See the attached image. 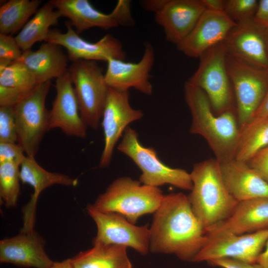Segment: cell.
I'll list each match as a JSON object with an SVG mask.
<instances>
[{"mask_svg": "<svg viewBox=\"0 0 268 268\" xmlns=\"http://www.w3.org/2000/svg\"><path fill=\"white\" fill-rule=\"evenodd\" d=\"M149 231V251L173 254L186 262H193L206 239L188 196L182 193L164 195Z\"/></svg>", "mask_w": 268, "mask_h": 268, "instance_id": "cell-1", "label": "cell"}, {"mask_svg": "<svg viewBox=\"0 0 268 268\" xmlns=\"http://www.w3.org/2000/svg\"><path fill=\"white\" fill-rule=\"evenodd\" d=\"M184 95L192 116L190 132L205 139L219 162L234 159L240 134L236 109L215 114L205 92L188 81Z\"/></svg>", "mask_w": 268, "mask_h": 268, "instance_id": "cell-2", "label": "cell"}, {"mask_svg": "<svg viewBox=\"0 0 268 268\" xmlns=\"http://www.w3.org/2000/svg\"><path fill=\"white\" fill-rule=\"evenodd\" d=\"M190 175L193 188L188 198L205 230L227 218L238 202L227 189L215 158L195 164Z\"/></svg>", "mask_w": 268, "mask_h": 268, "instance_id": "cell-3", "label": "cell"}, {"mask_svg": "<svg viewBox=\"0 0 268 268\" xmlns=\"http://www.w3.org/2000/svg\"><path fill=\"white\" fill-rule=\"evenodd\" d=\"M140 184L129 177L118 178L99 195L92 205L103 212L120 214L135 224L140 216L154 213L164 196L158 187Z\"/></svg>", "mask_w": 268, "mask_h": 268, "instance_id": "cell-4", "label": "cell"}, {"mask_svg": "<svg viewBox=\"0 0 268 268\" xmlns=\"http://www.w3.org/2000/svg\"><path fill=\"white\" fill-rule=\"evenodd\" d=\"M226 56L224 41L211 47L200 57L198 69L187 80L205 92L217 115L236 109L233 106L234 94L226 68Z\"/></svg>", "mask_w": 268, "mask_h": 268, "instance_id": "cell-5", "label": "cell"}, {"mask_svg": "<svg viewBox=\"0 0 268 268\" xmlns=\"http://www.w3.org/2000/svg\"><path fill=\"white\" fill-rule=\"evenodd\" d=\"M117 148L139 168L141 171L139 182L143 185L158 187L169 184L184 190L192 189L190 173L164 164L153 148L144 147L140 143L137 133L129 126L126 129Z\"/></svg>", "mask_w": 268, "mask_h": 268, "instance_id": "cell-6", "label": "cell"}, {"mask_svg": "<svg viewBox=\"0 0 268 268\" xmlns=\"http://www.w3.org/2000/svg\"><path fill=\"white\" fill-rule=\"evenodd\" d=\"M226 66L236 103L240 131L252 119L268 89V69L252 66L226 52Z\"/></svg>", "mask_w": 268, "mask_h": 268, "instance_id": "cell-7", "label": "cell"}, {"mask_svg": "<svg viewBox=\"0 0 268 268\" xmlns=\"http://www.w3.org/2000/svg\"><path fill=\"white\" fill-rule=\"evenodd\" d=\"M68 71L81 117L87 127L96 130L102 117L109 89L105 74L96 61L88 60L72 62Z\"/></svg>", "mask_w": 268, "mask_h": 268, "instance_id": "cell-8", "label": "cell"}, {"mask_svg": "<svg viewBox=\"0 0 268 268\" xmlns=\"http://www.w3.org/2000/svg\"><path fill=\"white\" fill-rule=\"evenodd\" d=\"M51 81L38 85L13 106L17 143L26 155L35 157L46 133L49 131V115L45 106Z\"/></svg>", "mask_w": 268, "mask_h": 268, "instance_id": "cell-9", "label": "cell"}, {"mask_svg": "<svg viewBox=\"0 0 268 268\" xmlns=\"http://www.w3.org/2000/svg\"><path fill=\"white\" fill-rule=\"evenodd\" d=\"M206 239L192 262L231 259L256 263L268 240V229L246 234L206 232Z\"/></svg>", "mask_w": 268, "mask_h": 268, "instance_id": "cell-10", "label": "cell"}, {"mask_svg": "<svg viewBox=\"0 0 268 268\" xmlns=\"http://www.w3.org/2000/svg\"><path fill=\"white\" fill-rule=\"evenodd\" d=\"M86 209L97 227L93 245H121L131 247L142 255L149 251L150 231L147 225L136 226L120 214L100 211L91 204Z\"/></svg>", "mask_w": 268, "mask_h": 268, "instance_id": "cell-11", "label": "cell"}, {"mask_svg": "<svg viewBox=\"0 0 268 268\" xmlns=\"http://www.w3.org/2000/svg\"><path fill=\"white\" fill-rule=\"evenodd\" d=\"M129 95V91L109 87L102 117L104 145L99 163L101 168L110 165L115 146L128 125L143 117L140 110L131 107Z\"/></svg>", "mask_w": 268, "mask_h": 268, "instance_id": "cell-12", "label": "cell"}, {"mask_svg": "<svg viewBox=\"0 0 268 268\" xmlns=\"http://www.w3.org/2000/svg\"><path fill=\"white\" fill-rule=\"evenodd\" d=\"M67 32L50 30L46 42L55 44L67 49L68 59L74 62L79 60L103 61L110 59L125 60L126 53L122 43L108 34L98 41L92 43L80 37L69 22L66 23Z\"/></svg>", "mask_w": 268, "mask_h": 268, "instance_id": "cell-13", "label": "cell"}, {"mask_svg": "<svg viewBox=\"0 0 268 268\" xmlns=\"http://www.w3.org/2000/svg\"><path fill=\"white\" fill-rule=\"evenodd\" d=\"M155 61L153 46L149 42L144 44L143 56L137 63L110 59L107 62L105 74L109 87L120 91H129L134 88L143 94L152 93L150 72Z\"/></svg>", "mask_w": 268, "mask_h": 268, "instance_id": "cell-14", "label": "cell"}, {"mask_svg": "<svg viewBox=\"0 0 268 268\" xmlns=\"http://www.w3.org/2000/svg\"><path fill=\"white\" fill-rule=\"evenodd\" d=\"M265 30L254 18L237 23L224 40L227 53L252 66L268 69Z\"/></svg>", "mask_w": 268, "mask_h": 268, "instance_id": "cell-15", "label": "cell"}, {"mask_svg": "<svg viewBox=\"0 0 268 268\" xmlns=\"http://www.w3.org/2000/svg\"><path fill=\"white\" fill-rule=\"evenodd\" d=\"M206 7L202 0H166L154 13L168 42L176 46L191 32Z\"/></svg>", "mask_w": 268, "mask_h": 268, "instance_id": "cell-16", "label": "cell"}, {"mask_svg": "<svg viewBox=\"0 0 268 268\" xmlns=\"http://www.w3.org/2000/svg\"><path fill=\"white\" fill-rule=\"evenodd\" d=\"M56 97L50 110L49 129L58 128L69 136L84 138L87 126L82 119L73 84L67 71L56 79Z\"/></svg>", "mask_w": 268, "mask_h": 268, "instance_id": "cell-17", "label": "cell"}, {"mask_svg": "<svg viewBox=\"0 0 268 268\" xmlns=\"http://www.w3.org/2000/svg\"><path fill=\"white\" fill-rule=\"evenodd\" d=\"M237 23L223 11L206 9L190 34L177 45L186 56L198 58L213 46L224 41Z\"/></svg>", "mask_w": 268, "mask_h": 268, "instance_id": "cell-18", "label": "cell"}, {"mask_svg": "<svg viewBox=\"0 0 268 268\" xmlns=\"http://www.w3.org/2000/svg\"><path fill=\"white\" fill-rule=\"evenodd\" d=\"M20 181L31 186L34 192L29 201L22 208L23 226L21 232L34 230L37 202L41 193L54 185L75 186L78 179L64 174L49 172L41 167L35 157L26 156L20 166Z\"/></svg>", "mask_w": 268, "mask_h": 268, "instance_id": "cell-19", "label": "cell"}, {"mask_svg": "<svg viewBox=\"0 0 268 268\" xmlns=\"http://www.w3.org/2000/svg\"><path fill=\"white\" fill-rule=\"evenodd\" d=\"M44 241L34 230L0 241V262L22 267L50 268L54 264L44 250Z\"/></svg>", "mask_w": 268, "mask_h": 268, "instance_id": "cell-20", "label": "cell"}, {"mask_svg": "<svg viewBox=\"0 0 268 268\" xmlns=\"http://www.w3.org/2000/svg\"><path fill=\"white\" fill-rule=\"evenodd\" d=\"M267 229L268 198H258L238 202L227 218L205 232L246 234Z\"/></svg>", "mask_w": 268, "mask_h": 268, "instance_id": "cell-21", "label": "cell"}, {"mask_svg": "<svg viewBox=\"0 0 268 268\" xmlns=\"http://www.w3.org/2000/svg\"><path fill=\"white\" fill-rule=\"evenodd\" d=\"M219 163L223 182L238 201L258 198H268V183L246 162L235 159Z\"/></svg>", "mask_w": 268, "mask_h": 268, "instance_id": "cell-22", "label": "cell"}, {"mask_svg": "<svg viewBox=\"0 0 268 268\" xmlns=\"http://www.w3.org/2000/svg\"><path fill=\"white\" fill-rule=\"evenodd\" d=\"M67 55L60 46L45 42L35 51L22 52L17 61L24 64L33 73L38 84L60 77L68 71Z\"/></svg>", "mask_w": 268, "mask_h": 268, "instance_id": "cell-23", "label": "cell"}, {"mask_svg": "<svg viewBox=\"0 0 268 268\" xmlns=\"http://www.w3.org/2000/svg\"><path fill=\"white\" fill-rule=\"evenodd\" d=\"M62 16L67 17L78 34L93 27L109 29L120 26L114 13L100 12L87 0H51Z\"/></svg>", "mask_w": 268, "mask_h": 268, "instance_id": "cell-24", "label": "cell"}, {"mask_svg": "<svg viewBox=\"0 0 268 268\" xmlns=\"http://www.w3.org/2000/svg\"><path fill=\"white\" fill-rule=\"evenodd\" d=\"M70 261L73 268H132L127 247L118 245H93Z\"/></svg>", "mask_w": 268, "mask_h": 268, "instance_id": "cell-25", "label": "cell"}, {"mask_svg": "<svg viewBox=\"0 0 268 268\" xmlns=\"http://www.w3.org/2000/svg\"><path fill=\"white\" fill-rule=\"evenodd\" d=\"M54 9L50 1L43 5L15 37L22 51L31 49L37 42L46 41L50 27L57 24L62 16L60 12Z\"/></svg>", "mask_w": 268, "mask_h": 268, "instance_id": "cell-26", "label": "cell"}, {"mask_svg": "<svg viewBox=\"0 0 268 268\" xmlns=\"http://www.w3.org/2000/svg\"><path fill=\"white\" fill-rule=\"evenodd\" d=\"M41 0H9L0 7V34L11 35L22 29L35 14Z\"/></svg>", "mask_w": 268, "mask_h": 268, "instance_id": "cell-27", "label": "cell"}, {"mask_svg": "<svg viewBox=\"0 0 268 268\" xmlns=\"http://www.w3.org/2000/svg\"><path fill=\"white\" fill-rule=\"evenodd\" d=\"M268 146V117L252 120L241 131L235 158L247 162L258 151Z\"/></svg>", "mask_w": 268, "mask_h": 268, "instance_id": "cell-28", "label": "cell"}, {"mask_svg": "<svg viewBox=\"0 0 268 268\" xmlns=\"http://www.w3.org/2000/svg\"><path fill=\"white\" fill-rule=\"evenodd\" d=\"M39 85L33 73L22 63L16 61L0 71V85L29 93Z\"/></svg>", "mask_w": 268, "mask_h": 268, "instance_id": "cell-29", "label": "cell"}, {"mask_svg": "<svg viewBox=\"0 0 268 268\" xmlns=\"http://www.w3.org/2000/svg\"><path fill=\"white\" fill-rule=\"evenodd\" d=\"M20 181L19 165L11 162L0 163V197L6 207L16 205Z\"/></svg>", "mask_w": 268, "mask_h": 268, "instance_id": "cell-30", "label": "cell"}, {"mask_svg": "<svg viewBox=\"0 0 268 268\" xmlns=\"http://www.w3.org/2000/svg\"><path fill=\"white\" fill-rule=\"evenodd\" d=\"M259 5L257 0H226L224 12L234 22L253 19Z\"/></svg>", "mask_w": 268, "mask_h": 268, "instance_id": "cell-31", "label": "cell"}, {"mask_svg": "<svg viewBox=\"0 0 268 268\" xmlns=\"http://www.w3.org/2000/svg\"><path fill=\"white\" fill-rule=\"evenodd\" d=\"M0 142L17 143V133L12 106H0Z\"/></svg>", "mask_w": 268, "mask_h": 268, "instance_id": "cell-32", "label": "cell"}, {"mask_svg": "<svg viewBox=\"0 0 268 268\" xmlns=\"http://www.w3.org/2000/svg\"><path fill=\"white\" fill-rule=\"evenodd\" d=\"M22 52L15 37L0 34V71L18 60Z\"/></svg>", "mask_w": 268, "mask_h": 268, "instance_id": "cell-33", "label": "cell"}, {"mask_svg": "<svg viewBox=\"0 0 268 268\" xmlns=\"http://www.w3.org/2000/svg\"><path fill=\"white\" fill-rule=\"evenodd\" d=\"M18 143L0 142V163L11 162L20 166L26 155Z\"/></svg>", "mask_w": 268, "mask_h": 268, "instance_id": "cell-34", "label": "cell"}, {"mask_svg": "<svg viewBox=\"0 0 268 268\" xmlns=\"http://www.w3.org/2000/svg\"><path fill=\"white\" fill-rule=\"evenodd\" d=\"M246 163L268 183V146L258 151Z\"/></svg>", "mask_w": 268, "mask_h": 268, "instance_id": "cell-35", "label": "cell"}, {"mask_svg": "<svg viewBox=\"0 0 268 268\" xmlns=\"http://www.w3.org/2000/svg\"><path fill=\"white\" fill-rule=\"evenodd\" d=\"M30 92H24L0 85V106L13 107Z\"/></svg>", "mask_w": 268, "mask_h": 268, "instance_id": "cell-36", "label": "cell"}, {"mask_svg": "<svg viewBox=\"0 0 268 268\" xmlns=\"http://www.w3.org/2000/svg\"><path fill=\"white\" fill-rule=\"evenodd\" d=\"M112 11L114 13L120 26L134 25V20L132 16L130 0H118Z\"/></svg>", "mask_w": 268, "mask_h": 268, "instance_id": "cell-37", "label": "cell"}, {"mask_svg": "<svg viewBox=\"0 0 268 268\" xmlns=\"http://www.w3.org/2000/svg\"><path fill=\"white\" fill-rule=\"evenodd\" d=\"M208 263L220 268H262L257 263H247L231 259H220Z\"/></svg>", "mask_w": 268, "mask_h": 268, "instance_id": "cell-38", "label": "cell"}, {"mask_svg": "<svg viewBox=\"0 0 268 268\" xmlns=\"http://www.w3.org/2000/svg\"><path fill=\"white\" fill-rule=\"evenodd\" d=\"M254 19L260 25L268 29V0H259L258 7Z\"/></svg>", "mask_w": 268, "mask_h": 268, "instance_id": "cell-39", "label": "cell"}, {"mask_svg": "<svg viewBox=\"0 0 268 268\" xmlns=\"http://www.w3.org/2000/svg\"><path fill=\"white\" fill-rule=\"evenodd\" d=\"M267 117H268V89L261 105L251 121Z\"/></svg>", "mask_w": 268, "mask_h": 268, "instance_id": "cell-40", "label": "cell"}, {"mask_svg": "<svg viewBox=\"0 0 268 268\" xmlns=\"http://www.w3.org/2000/svg\"><path fill=\"white\" fill-rule=\"evenodd\" d=\"M166 0H142L141 1V3L145 9L155 13L164 5Z\"/></svg>", "mask_w": 268, "mask_h": 268, "instance_id": "cell-41", "label": "cell"}, {"mask_svg": "<svg viewBox=\"0 0 268 268\" xmlns=\"http://www.w3.org/2000/svg\"><path fill=\"white\" fill-rule=\"evenodd\" d=\"M207 9L223 11L226 0H202Z\"/></svg>", "mask_w": 268, "mask_h": 268, "instance_id": "cell-42", "label": "cell"}, {"mask_svg": "<svg viewBox=\"0 0 268 268\" xmlns=\"http://www.w3.org/2000/svg\"><path fill=\"white\" fill-rule=\"evenodd\" d=\"M257 263L259 264L262 268H268V240L263 252L259 256Z\"/></svg>", "mask_w": 268, "mask_h": 268, "instance_id": "cell-43", "label": "cell"}, {"mask_svg": "<svg viewBox=\"0 0 268 268\" xmlns=\"http://www.w3.org/2000/svg\"><path fill=\"white\" fill-rule=\"evenodd\" d=\"M50 268H73L70 259L62 262H54Z\"/></svg>", "mask_w": 268, "mask_h": 268, "instance_id": "cell-44", "label": "cell"}, {"mask_svg": "<svg viewBox=\"0 0 268 268\" xmlns=\"http://www.w3.org/2000/svg\"><path fill=\"white\" fill-rule=\"evenodd\" d=\"M265 35H266V39L268 51V29L266 28Z\"/></svg>", "mask_w": 268, "mask_h": 268, "instance_id": "cell-45", "label": "cell"}]
</instances>
